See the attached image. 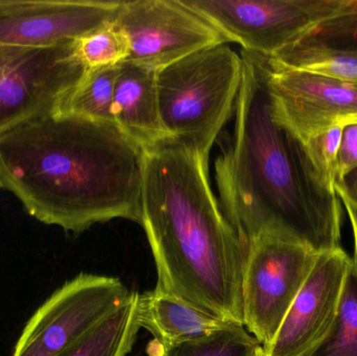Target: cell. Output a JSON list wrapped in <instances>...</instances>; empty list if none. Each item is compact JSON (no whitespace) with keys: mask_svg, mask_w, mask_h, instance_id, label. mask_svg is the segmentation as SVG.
Wrapping results in <instances>:
<instances>
[{"mask_svg":"<svg viewBox=\"0 0 357 356\" xmlns=\"http://www.w3.org/2000/svg\"><path fill=\"white\" fill-rule=\"evenodd\" d=\"M144 150L114 121L56 112L0 134V188L45 225L142 222Z\"/></svg>","mask_w":357,"mask_h":356,"instance_id":"obj_1","label":"cell"},{"mask_svg":"<svg viewBox=\"0 0 357 356\" xmlns=\"http://www.w3.org/2000/svg\"><path fill=\"white\" fill-rule=\"evenodd\" d=\"M232 135L216 158L220 206L243 247L283 231L314 252L341 249L342 202L320 185L301 142L273 112L266 56L241 50Z\"/></svg>","mask_w":357,"mask_h":356,"instance_id":"obj_2","label":"cell"},{"mask_svg":"<svg viewBox=\"0 0 357 356\" xmlns=\"http://www.w3.org/2000/svg\"><path fill=\"white\" fill-rule=\"evenodd\" d=\"M140 225L156 290L243 325L245 249L210 187L208 159L169 139L146 148Z\"/></svg>","mask_w":357,"mask_h":356,"instance_id":"obj_3","label":"cell"},{"mask_svg":"<svg viewBox=\"0 0 357 356\" xmlns=\"http://www.w3.org/2000/svg\"><path fill=\"white\" fill-rule=\"evenodd\" d=\"M241 77V56L226 43L157 70L161 123L167 139L208 159L234 113Z\"/></svg>","mask_w":357,"mask_h":356,"instance_id":"obj_4","label":"cell"},{"mask_svg":"<svg viewBox=\"0 0 357 356\" xmlns=\"http://www.w3.org/2000/svg\"><path fill=\"white\" fill-rule=\"evenodd\" d=\"M319 254L283 231H268L245 247L243 271V326L262 348L276 336Z\"/></svg>","mask_w":357,"mask_h":356,"instance_id":"obj_5","label":"cell"},{"mask_svg":"<svg viewBox=\"0 0 357 356\" xmlns=\"http://www.w3.org/2000/svg\"><path fill=\"white\" fill-rule=\"evenodd\" d=\"M77 41L0 47V134L61 110L85 75Z\"/></svg>","mask_w":357,"mask_h":356,"instance_id":"obj_6","label":"cell"},{"mask_svg":"<svg viewBox=\"0 0 357 356\" xmlns=\"http://www.w3.org/2000/svg\"><path fill=\"white\" fill-rule=\"evenodd\" d=\"M133 293L119 278L79 274L33 313L12 356H60Z\"/></svg>","mask_w":357,"mask_h":356,"instance_id":"obj_7","label":"cell"},{"mask_svg":"<svg viewBox=\"0 0 357 356\" xmlns=\"http://www.w3.org/2000/svg\"><path fill=\"white\" fill-rule=\"evenodd\" d=\"M343 0H182L243 50L274 56L328 18Z\"/></svg>","mask_w":357,"mask_h":356,"instance_id":"obj_8","label":"cell"},{"mask_svg":"<svg viewBox=\"0 0 357 356\" xmlns=\"http://www.w3.org/2000/svg\"><path fill=\"white\" fill-rule=\"evenodd\" d=\"M115 23L129 39L127 61L155 70L228 42L182 0L123 1Z\"/></svg>","mask_w":357,"mask_h":356,"instance_id":"obj_9","label":"cell"},{"mask_svg":"<svg viewBox=\"0 0 357 356\" xmlns=\"http://www.w3.org/2000/svg\"><path fill=\"white\" fill-rule=\"evenodd\" d=\"M266 82L277 121L301 144L337 127L357 123V85L287 68L266 56Z\"/></svg>","mask_w":357,"mask_h":356,"instance_id":"obj_10","label":"cell"},{"mask_svg":"<svg viewBox=\"0 0 357 356\" xmlns=\"http://www.w3.org/2000/svg\"><path fill=\"white\" fill-rule=\"evenodd\" d=\"M351 267L343 248L319 254L264 355L308 356L320 346L337 319Z\"/></svg>","mask_w":357,"mask_h":356,"instance_id":"obj_11","label":"cell"},{"mask_svg":"<svg viewBox=\"0 0 357 356\" xmlns=\"http://www.w3.org/2000/svg\"><path fill=\"white\" fill-rule=\"evenodd\" d=\"M123 1L0 0V47H43L77 41L115 21Z\"/></svg>","mask_w":357,"mask_h":356,"instance_id":"obj_12","label":"cell"},{"mask_svg":"<svg viewBox=\"0 0 357 356\" xmlns=\"http://www.w3.org/2000/svg\"><path fill=\"white\" fill-rule=\"evenodd\" d=\"M112 117L144 150L167 139L161 123L157 70L132 61L119 63Z\"/></svg>","mask_w":357,"mask_h":356,"instance_id":"obj_13","label":"cell"},{"mask_svg":"<svg viewBox=\"0 0 357 356\" xmlns=\"http://www.w3.org/2000/svg\"><path fill=\"white\" fill-rule=\"evenodd\" d=\"M136 319L140 328H146L154 336L153 353L205 338L235 323L191 307L156 288L138 294Z\"/></svg>","mask_w":357,"mask_h":356,"instance_id":"obj_14","label":"cell"},{"mask_svg":"<svg viewBox=\"0 0 357 356\" xmlns=\"http://www.w3.org/2000/svg\"><path fill=\"white\" fill-rule=\"evenodd\" d=\"M138 293L105 318L60 356H127L139 332L136 319Z\"/></svg>","mask_w":357,"mask_h":356,"instance_id":"obj_15","label":"cell"},{"mask_svg":"<svg viewBox=\"0 0 357 356\" xmlns=\"http://www.w3.org/2000/svg\"><path fill=\"white\" fill-rule=\"evenodd\" d=\"M275 64L357 85V50H335L296 42L271 56Z\"/></svg>","mask_w":357,"mask_h":356,"instance_id":"obj_16","label":"cell"},{"mask_svg":"<svg viewBox=\"0 0 357 356\" xmlns=\"http://www.w3.org/2000/svg\"><path fill=\"white\" fill-rule=\"evenodd\" d=\"M119 64L90 68L61 107L68 113L98 121H113L112 104Z\"/></svg>","mask_w":357,"mask_h":356,"instance_id":"obj_17","label":"cell"},{"mask_svg":"<svg viewBox=\"0 0 357 356\" xmlns=\"http://www.w3.org/2000/svg\"><path fill=\"white\" fill-rule=\"evenodd\" d=\"M261 349L245 326L233 323L205 338L181 343L153 356H258Z\"/></svg>","mask_w":357,"mask_h":356,"instance_id":"obj_18","label":"cell"},{"mask_svg":"<svg viewBox=\"0 0 357 356\" xmlns=\"http://www.w3.org/2000/svg\"><path fill=\"white\" fill-rule=\"evenodd\" d=\"M308 356H357V274L354 268L346 278L333 328Z\"/></svg>","mask_w":357,"mask_h":356,"instance_id":"obj_19","label":"cell"},{"mask_svg":"<svg viewBox=\"0 0 357 356\" xmlns=\"http://www.w3.org/2000/svg\"><path fill=\"white\" fill-rule=\"evenodd\" d=\"M77 52L88 69L114 66L129 58V39L110 21L77 40Z\"/></svg>","mask_w":357,"mask_h":356,"instance_id":"obj_20","label":"cell"},{"mask_svg":"<svg viewBox=\"0 0 357 356\" xmlns=\"http://www.w3.org/2000/svg\"><path fill=\"white\" fill-rule=\"evenodd\" d=\"M297 42L329 49L357 50V0H343L333 14Z\"/></svg>","mask_w":357,"mask_h":356,"instance_id":"obj_21","label":"cell"},{"mask_svg":"<svg viewBox=\"0 0 357 356\" xmlns=\"http://www.w3.org/2000/svg\"><path fill=\"white\" fill-rule=\"evenodd\" d=\"M344 129L345 127H333L302 144L317 181L329 192H335V184Z\"/></svg>","mask_w":357,"mask_h":356,"instance_id":"obj_22","label":"cell"},{"mask_svg":"<svg viewBox=\"0 0 357 356\" xmlns=\"http://www.w3.org/2000/svg\"><path fill=\"white\" fill-rule=\"evenodd\" d=\"M357 169V123L347 125L344 129L340 148L339 165H337V180L341 182L346 176Z\"/></svg>","mask_w":357,"mask_h":356,"instance_id":"obj_23","label":"cell"},{"mask_svg":"<svg viewBox=\"0 0 357 356\" xmlns=\"http://www.w3.org/2000/svg\"><path fill=\"white\" fill-rule=\"evenodd\" d=\"M337 196H343L357 205V169L346 176L341 182L335 183Z\"/></svg>","mask_w":357,"mask_h":356,"instance_id":"obj_24","label":"cell"},{"mask_svg":"<svg viewBox=\"0 0 357 356\" xmlns=\"http://www.w3.org/2000/svg\"><path fill=\"white\" fill-rule=\"evenodd\" d=\"M343 203L344 207H345L346 212H347L348 217H349L350 222H351L352 231H354V255L352 261V268L357 274V205L352 203L351 201L348 200L347 198L343 196H337Z\"/></svg>","mask_w":357,"mask_h":356,"instance_id":"obj_25","label":"cell"},{"mask_svg":"<svg viewBox=\"0 0 357 356\" xmlns=\"http://www.w3.org/2000/svg\"><path fill=\"white\" fill-rule=\"evenodd\" d=\"M258 356H264V349H261V351H260L259 355Z\"/></svg>","mask_w":357,"mask_h":356,"instance_id":"obj_26","label":"cell"},{"mask_svg":"<svg viewBox=\"0 0 357 356\" xmlns=\"http://www.w3.org/2000/svg\"><path fill=\"white\" fill-rule=\"evenodd\" d=\"M264 356H266V355H264Z\"/></svg>","mask_w":357,"mask_h":356,"instance_id":"obj_27","label":"cell"}]
</instances>
